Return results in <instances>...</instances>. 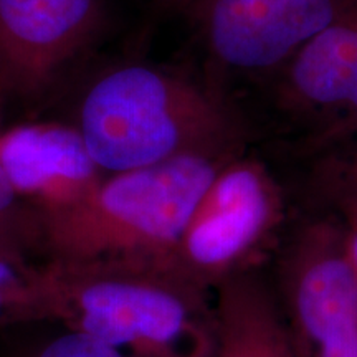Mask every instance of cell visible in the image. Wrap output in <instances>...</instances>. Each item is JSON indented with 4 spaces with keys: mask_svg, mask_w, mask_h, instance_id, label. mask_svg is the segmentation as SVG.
I'll list each match as a JSON object with an SVG mask.
<instances>
[{
    "mask_svg": "<svg viewBox=\"0 0 357 357\" xmlns=\"http://www.w3.org/2000/svg\"><path fill=\"white\" fill-rule=\"evenodd\" d=\"M225 158L187 154L102 177L77 202L42 217V261L176 268L187 223Z\"/></svg>",
    "mask_w": 357,
    "mask_h": 357,
    "instance_id": "6da1fadb",
    "label": "cell"
},
{
    "mask_svg": "<svg viewBox=\"0 0 357 357\" xmlns=\"http://www.w3.org/2000/svg\"><path fill=\"white\" fill-rule=\"evenodd\" d=\"M0 357H124L96 339L63 328V333L30 336V324L12 328Z\"/></svg>",
    "mask_w": 357,
    "mask_h": 357,
    "instance_id": "7c38bea8",
    "label": "cell"
},
{
    "mask_svg": "<svg viewBox=\"0 0 357 357\" xmlns=\"http://www.w3.org/2000/svg\"><path fill=\"white\" fill-rule=\"evenodd\" d=\"M105 0H0V100H37L91 43Z\"/></svg>",
    "mask_w": 357,
    "mask_h": 357,
    "instance_id": "277c9868",
    "label": "cell"
},
{
    "mask_svg": "<svg viewBox=\"0 0 357 357\" xmlns=\"http://www.w3.org/2000/svg\"><path fill=\"white\" fill-rule=\"evenodd\" d=\"M349 0H194L208 52L238 71L288 63Z\"/></svg>",
    "mask_w": 357,
    "mask_h": 357,
    "instance_id": "5b68a950",
    "label": "cell"
},
{
    "mask_svg": "<svg viewBox=\"0 0 357 357\" xmlns=\"http://www.w3.org/2000/svg\"><path fill=\"white\" fill-rule=\"evenodd\" d=\"M50 323L38 263L20 266L0 257V331Z\"/></svg>",
    "mask_w": 357,
    "mask_h": 357,
    "instance_id": "8fae6325",
    "label": "cell"
},
{
    "mask_svg": "<svg viewBox=\"0 0 357 357\" xmlns=\"http://www.w3.org/2000/svg\"><path fill=\"white\" fill-rule=\"evenodd\" d=\"M301 331L318 357H357V273L344 231L319 227L311 234L291 283Z\"/></svg>",
    "mask_w": 357,
    "mask_h": 357,
    "instance_id": "ba28073f",
    "label": "cell"
},
{
    "mask_svg": "<svg viewBox=\"0 0 357 357\" xmlns=\"http://www.w3.org/2000/svg\"><path fill=\"white\" fill-rule=\"evenodd\" d=\"M50 323L124 357H211L212 316L199 281L177 268L40 261Z\"/></svg>",
    "mask_w": 357,
    "mask_h": 357,
    "instance_id": "3957f363",
    "label": "cell"
},
{
    "mask_svg": "<svg viewBox=\"0 0 357 357\" xmlns=\"http://www.w3.org/2000/svg\"><path fill=\"white\" fill-rule=\"evenodd\" d=\"M276 208L265 172L252 164H225L187 223L176 268L200 284L225 273L268 234Z\"/></svg>",
    "mask_w": 357,
    "mask_h": 357,
    "instance_id": "8992f818",
    "label": "cell"
},
{
    "mask_svg": "<svg viewBox=\"0 0 357 357\" xmlns=\"http://www.w3.org/2000/svg\"><path fill=\"white\" fill-rule=\"evenodd\" d=\"M0 257L20 266L42 261V217L17 197L0 166Z\"/></svg>",
    "mask_w": 357,
    "mask_h": 357,
    "instance_id": "30bf717a",
    "label": "cell"
},
{
    "mask_svg": "<svg viewBox=\"0 0 357 357\" xmlns=\"http://www.w3.org/2000/svg\"><path fill=\"white\" fill-rule=\"evenodd\" d=\"M346 217H347V230L344 231L346 248H347V255H349V260L357 273V215L346 213Z\"/></svg>",
    "mask_w": 357,
    "mask_h": 357,
    "instance_id": "9a60e30c",
    "label": "cell"
},
{
    "mask_svg": "<svg viewBox=\"0 0 357 357\" xmlns=\"http://www.w3.org/2000/svg\"><path fill=\"white\" fill-rule=\"evenodd\" d=\"M278 357H288V356H287V352H283V354L278 356Z\"/></svg>",
    "mask_w": 357,
    "mask_h": 357,
    "instance_id": "2e32d148",
    "label": "cell"
},
{
    "mask_svg": "<svg viewBox=\"0 0 357 357\" xmlns=\"http://www.w3.org/2000/svg\"><path fill=\"white\" fill-rule=\"evenodd\" d=\"M192 2H194V0H192Z\"/></svg>",
    "mask_w": 357,
    "mask_h": 357,
    "instance_id": "e0dca14e",
    "label": "cell"
},
{
    "mask_svg": "<svg viewBox=\"0 0 357 357\" xmlns=\"http://www.w3.org/2000/svg\"><path fill=\"white\" fill-rule=\"evenodd\" d=\"M235 323L227 316L223 329V346L218 357H278L283 354L284 342L275 326L268 321L270 316L261 312H234Z\"/></svg>",
    "mask_w": 357,
    "mask_h": 357,
    "instance_id": "4fadbf2b",
    "label": "cell"
},
{
    "mask_svg": "<svg viewBox=\"0 0 357 357\" xmlns=\"http://www.w3.org/2000/svg\"><path fill=\"white\" fill-rule=\"evenodd\" d=\"M75 128L93 162L111 176L187 154H227L238 119L213 89L132 63L105 71L89 84Z\"/></svg>",
    "mask_w": 357,
    "mask_h": 357,
    "instance_id": "7a4b0ae2",
    "label": "cell"
},
{
    "mask_svg": "<svg viewBox=\"0 0 357 357\" xmlns=\"http://www.w3.org/2000/svg\"><path fill=\"white\" fill-rule=\"evenodd\" d=\"M287 95L331 118L334 134L357 132V0L289 58Z\"/></svg>",
    "mask_w": 357,
    "mask_h": 357,
    "instance_id": "9c48e42d",
    "label": "cell"
},
{
    "mask_svg": "<svg viewBox=\"0 0 357 357\" xmlns=\"http://www.w3.org/2000/svg\"><path fill=\"white\" fill-rule=\"evenodd\" d=\"M0 166L17 197L40 217L77 202L105 177L77 128L60 123H25L0 132Z\"/></svg>",
    "mask_w": 357,
    "mask_h": 357,
    "instance_id": "52a82bcc",
    "label": "cell"
},
{
    "mask_svg": "<svg viewBox=\"0 0 357 357\" xmlns=\"http://www.w3.org/2000/svg\"><path fill=\"white\" fill-rule=\"evenodd\" d=\"M342 205H344L346 213L357 215V151L344 176V185H342Z\"/></svg>",
    "mask_w": 357,
    "mask_h": 357,
    "instance_id": "5bb4252c",
    "label": "cell"
}]
</instances>
